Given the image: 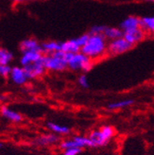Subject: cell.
Wrapping results in <instances>:
<instances>
[{
    "instance_id": "1",
    "label": "cell",
    "mask_w": 154,
    "mask_h": 155,
    "mask_svg": "<svg viewBox=\"0 0 154 155\" xmlns=\"http://www.w3.org/2000/svg\"><path fill=\"white\" fill-rule=\"evenodd\" d=\"M107 39L103 34H90L88 42L81 48L80 52L91 60H96L103 57L107 53Z\"/></svg>"
},
{
    "instance_id": "2",
    "label": "cell",
    "mask_w": 154,
    "mask_h": 155,
    "mask_svg": "<svg viewBox=\"0 0 154 155\" xmlns=\"http://www.w3.org/2000/svg\"><path fill=\"white\" fill-rule=\"evenodd\" d=\"M66 61L68 68L73 71H90L94 65L93 60L84 55L83 53H66Z\"/></svg>"
},
{
    "instance_id": "3",
    "label": "cell",
    "mask_w": 154,
    "mask_h": 155,
    "mask_svg": "<svg viewBox=\"0 0 154 155\" xmlns=\"http://www.w3.org/2000/svg\"><path fill=\"white\" fill-rule=\"evenodd\" d=\"M45 69L50 71H64L68 67L66 61V52L57 51L47 56H43Z\"/></svg>"
},
{
    "instance_id": "4",
    "label": "cell",
    "mask_w": 154,
    "mask_h": 155,
    "mask_svg": "<svg viewBox=\"0 0 154 155\" xmlns=\"http://www.w3.org/2000/svg\"><path fill=\"white\" fill-rule=\"evenodd\" d=\"M133 45L129 44L124 37H121L115 40L111 41L108 44L107 48V54H109L111 56H116L120 54L125 53L133 48Z\"/></svg>"
},
{
    "instance_id": "5",
    "label": "cell",
    "mask_w": 154,
    "mask_h": 155,
    "mask_svg": "<svg viewBox=\"0 0 154 155\" xmlns=\"http://www.w3.org/2000/svg\"><path fill=\"white\" fill-rule=\"evenodd\" d=\"M23 68H24V70H25V72H26V74L28 76V80L41 77L42 75H44L45 70H47L45 67H44V64L43 57L39 61H35V63H33V64H30L28 65H26Z\"/></svg>"
},
{
    "instance_id": "6",
    "label": "cell",
    "mask_w": 154,
    "mask_h": 155,
    "mask_svg": "<svg viewBox=\"0 0 154 155\" xmlns=\"http://www.w3.org/2000/svg\"><path fill=\"white\" fill-rule=\"evenodd\" d=\"M11 79L13 83H15L16 85H23L27 82L28 79V76L24 70L23 67H19V66H14L11 68Z\"/></svg>"
},
{
    "instance_id": "7",
    "label": "cell",
    "mask_w": 154,
    "mask_h": 155,
    "mask_svg": "<svg viewBox=\"0 0 154 155\" xmlns=\"http://www.w3.org/2000/svg\"><path fill=\"white\" fill-rule=\"evenodd\" d=\"M145 35H146V32L141 28L133 29V30H129V31L123 32V37L133 45L141 42L145 38Z\"/></svg>"
},
{
    "instance_id": "8",
    "label": "cell",
    "mask_w": 154,
    "mask_h": 155,
    "mask_svg": "<svg viewBox=\"0 0 154 155\" xmlns=\"http://www.w3.org/2000/svg\"><path fill=\"white\" fill-rule=\"evenodd\" d=\"M141 28V18L137 16H129L124 19L120 24V28L123 30V32L129 31L136 28Z\"/></svg>"
},
{
    "instance_id": "9",
    "label": "cell",
    "mask_w": 154,
    "mask_h": 155,
    "mask_svg": "<svg viewBox=\"0 0 154 155\" xmlns=\"http://www.w3.org/2000/svg\"><path fill=\"white\" fill-rule=\"evenodd\" d=\"M43 57L42 52L39 51H25L23 52V55L21 57L20 63L22 66L24 67L30 64H33L35 61H39Z\"/></svg>"
},
{
    "instance_id": "10",
    "label": "cell",
    "mask_w": 154,
    "mask_h": 155,
    "mask_svg": "<svg viewBox=\"0 0 154 155\" xmlns=\"http://www.w3.org/2000/svg\"><path fill=\"white\" fill-rule=\"evenodd\" d=\"M60 140V137L58 134H48L41 135L34 140V144L39 147H44V146H50L53 144L58 143Z\"/></svg>"
},
{
    "instance_id": "11",
    "label": "cell",
    "mask_w": 154,
    "mask_h": 155,
    "mask_svg": "<svg viewBox=\"0 0 154 155\" xmlns=\"http://www.w3.org/2000/svg\"><path fill=\"white\" fill-rule=\"evenodd\" d=\"M20 49L22 52L25 51H39L43 53L42 45L35 39H26L20 44Z\"/></svg>"
},
{
    "instance_id": "12",
    "label": "cell",
    "mask_w": 154,
    "mask_h": 155,
    "mask_svg": "<svg viewBox=\"0 0 154 155\" xmlns=\"http://www.w3.org/2000/svg\"><path fill=\"white\" fill-rule=\"evenodd\" d=\"M0 113H1V114L5 118H7L8 120H10L11 122H14V123H19L23 119L22 115L19 113L11 110L9 107H7L5 105L1 106V108H0Z\"/></svg>"
},
{
    "instance_id": "13",
    "label": "cell",
    "mask_w": 154,
    "mask_h": 155,
    "mask_svg": "<svg viewBox=\"0 0 154 155\" xmlns=\"http://www.w3.org/2000/svg\"><path fill=\"white\" fill-rule=\"evenodd\" d=\"M90 138V140L92 141V143L94 144L95 146V148L96 147H102V146H105L108 142L107 139L104 137V135L102 134L101 133V130H92L89 136Z\"/></svg>"
},
{
    "instance_id": "14",
    "label": "cell",
    "mask_w": 154,
    "mask_h": 155,
    "mask_svg": "<svg viewBox=\"0 0 154 155\" xmlns=\"http://www.w3.org/2000/svg\"><path fill=\"white\" fill-rule=\"evenodd\" d=\"M80 46L77 43L76 39H71V40L65 41L61 43V51L66 53H79L80 52Z\"/></svg>"
},
{
    "instance_id": "15",
    "label": "cell",
    "mask_w": 154,
    "mask_h": 155,
    "mask_svg": "<svg viewBox=\"0 0 154 155\" xmlns=\"http://www.w3.org/2000/svg\"><path fill=\"white\" fill-rule=\"evenodd\" d=\"M103 35L108 40H115L123 37V30L118 28H113V27H106L103 32Z\"/></svg>"
},
{
    "instance_id": "16",
    "label": "cell",
    "mask_w": 154,
    "mask_h": 155,
    "mask_svg": "<svg viewBox=\"0 0 154 155\" xmlns=\"http://www.w3.org/2000/svg\"><path fill=\"white\" fill-rule=\"evenodd\" d=\"M41 45H42L43 52L48 53V55H49V54L54 53V52H57V51L61 50V42L49 41V42L43 43Z\"/></svg>"
},
{
    "instance_id": "17",
    "label": "cell",
    "mask_w": 154,
    "mask_h": 155,
    "mask_svg": "<svg viewBox=\"0 0 154 155\" xmlns=\"http://www.w3.org/2000/svg\"><path fill=\"white\" fill-rule=\"evenodd\" d=\"M48 128L54 133L55 134L58 135H66L70 134V129L66 126H63V125H59L57 123L54 122H48L47 124Z\"/></svg>"
},
{
    "instance_id": "18",
    "label": "cell",
    "mask_w": 154,
    "mask_h": 155,
    "mask_svg": "<svg viewBox=\"0 0 154 155\" xmlns=\"http://www.w3.org/2000/svg\"><path fill=\"white\" fill-rule=\"evenodd\" d=\"M141 28L145 32H149L154 35V16L141 18Z\"/></svg>"
},
{
    "instance_id": "19",
    "label": "cell",
    "mask_w": 154,
    "mask_h": 155,
    "mask_svg": "<svg viewBox=\"0 0 154 155\" xmlns=\"http://www.w3.org/2000/svg\"><path fill=\"white\" fill-rule=\"evenodd\" d=\"M133 103H134L133 99H123V100H119V101H114L108 104L107 108L111 111H113V110H118V109H123V108L129 107L130 105H133Z\"/></svg>"
},
{
    "instance_id": "20",
    "label": "cell",
    "mask_w": 154,
    "mask_h": 155,
    "mask_svg": "<svg viewBox=\"0 0 154 155\" xmlns=\"http://www.w3.org/2000/svg\"><path fill=\"white\" fill-rule=\"evenodd\" d=\"M13 55L12 53L5 48H0V64L9 65L12 61Z\"/></svg>"
},
{
    "instance_id": "21",
    "label": "cell",
    "mask_w": 154,
    "mask_h": 155,
    "mask_svg": "<svg viewBox=\"0 0 154 155\" xmlns=\"http://www.w3.org/2000/svg\"><path fill=\"white\" fill-rule=\"evenodd\" d=\"M99 130H101L102 134L104 135V137L107 139L108 141H110L111 139L114 136L115 134V130L113 126H110V125H104V126H101L99 128Z\"/></svg>"
},
{
    "instance_id": "22",
    "label": "cell",
    "mask_w": 154,
    "mask_h": 155,
    "mask_svg": "<svg viewBox=\"0 0 154 155\" xmlns=\"http://www.w3.org/2000/svg\"><path fill=\"white\" fill-rule=\"evenodd\" d=\"M89 37H90V34H89V33H85V34H82V35H80V36H79V37H77V38H75V39H76L77 43H78V45L80 46V48H81L82 46L85 45V44L88 42Z\"/></svg>"
},
{
    "instance_id": "23",
    "label": "cell",
    "mask_w": 154,
    "mask_h": 155,
    "mask_svg": "<svg viewBox=\"0 0 154 155\" xmlns=\"http://www.w3.org/2000/svg\"><path fill=\"white\" fill-rule=\"evenodd\" d=\"M78 82L80 87H82L84 89L89 88V81H88V78L86 75H84V74L80 75L78 79Z\"/></svg>"
},
{
    "instance_id": "24",
    "label": "cell",
    "mask_w": 154,
    "mask_h": 155,
    "mask_svg": "<svg viewBox=\"0 0 154 155\" xmlns=\"http://www.w3.org/2000/svg\"><path fill=\"white\" fill-rule=\"evenodd\" d=\"M11 66L0 64V76L6 78V77L11 75Z\"/></svg>"
},
{
    "instance_id": "25",
    "label": "cell",
    "mask_w": 154,
    "mask_h": 155,
    "mask_svg": "<svg viewBox=\"0 0 154 155\" xmlns=\"http://www.w3.org/2000/svg\"><path fill=\"white\" fill-rule=\"evenodd\" d=\"M105 28L106 27H104V26H98V25L94 26L93 28H91L89 33L90 34H103L104 30H105Z\"/></svg>"
},
{
    "instance_id": "26",
    "label": "cell",
    "mask_w": 154,
    "mask_h": 155,
    "mask_svg": "<svg viewBox=\"0 0 154 155\" xmlns=\"http://www.w3.org/2000/svg\"><path fill=\"white\" fill-rule=\"evenodd\" d=\"M81 152V149H68L64 151L63 155H79Z\"/></svg>"
},
{
    "instance_id": "27",
    "label": "cell",
    "mask_w": 154,
    "mask_h": 155,
    "mask_svg": "<svg viewBox=\"0 0 154 155\" xmlns=\"http://www.w3.org/2000/svg\"><path fill=\"white\" fill-rule=\"evenodd\" d=\"M13 2H24L25 0H12Z\"/></svg>"
},
{
    "instance_id": "28",
    "label": "cell",
    "mask_w": 154,
    "mask_h": 155,
    "mask_svg": "<svg viewBox=\"0 0 154 155\" xmlns=\"http://www.w3.org/2000/svg\"><path fill=\"white\" fill-rule=\"evenodd\" d=\"M146 1H148V2H154V0H146Z\"/></svg>"
},
{
    "instance_id": "29",
    "label": "cell",
    "mask_w": 154,
    "mask_h": 155,
    "mask_svg": "<svg viewBox=\"0 0 154 155\" xmlns=\"http://www.w3.org/2000/svg\"><path fill=\"white\" fill-rule=\"evenodd\" d=\"M2 147H3V144H2V143H0V149H1Z\"/></svg>"
}]
</instances>
